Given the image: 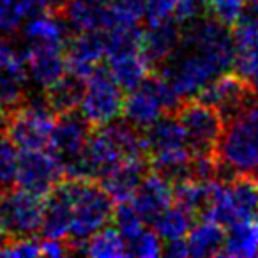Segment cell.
<instances>
[{
    "label": "cell",
    "instance_id": "1",
    "mask_svg": "<svg viewBox=\"0 0 258 258\" xmlns=\"http://www.w3.org/2000/svg\"><path fill=\"white\" fill-rule=\"evenodd\" d=\"M233 55V36L228 27L212 16H204L184 25L179 44L165 62L161 76L180 99L193 97L232 68Z\"/></svg>",
    "mask_w": 258,
    "mask_h": 258
},
{
    "label": "cell",
    "instance_id": "2",
    "mask_svg": "<svg viewBox=\"0 0 258 258\" xmlns=\"http://www.w3.org/2000/svg\"><path fill=\"white\" fill-rule=\"evenodd\" d=\"M144 133L129 122H110L92 133L82 154L64 165L66 175L71 179L97 180L111 172L115 166L131 158H145Z\"/></svg>",
    "mask_w": 258,
    "mask_h": 258
},
{
    "label": "cell",
    "instance_id": "3",
    "mask_svg": "<svg viewBox=\"0 0 258 258\" xmlns=\"http://www.w3.org/2000/svg\"><path fill=\"white\" fill-rule=\"evenodd\" d=\"M216 154L219 173L251 175L258 168V99H251L225 122Z\"/></svg>",
    "mask_w": 258,
    "mask_h": 258
},
{
    "label": "cell",
    "instance_id": "4",
    "mask_svg": "<svg viewBox=\"0 0 258 258\" xmlns=\"http://www.w3.org/2000/svg\"><path fill=\"white\" fill-rule=\"evenodd\" d=\"M66 187L71 202V223L68 237L76 246H80L90 235L110 225L115 202L103 186L89 179H69Z\"/></svg>",
    "mask_w": 258,
    "mask_h": 258
},
{
    "label": "cell",
    "instance_id": "5",
    "mask_svg": "<svg viewBox=\"0 0 258 258\" xmlns=\"http://www.w3.org/2000/svg\"><path fill=\"white\" fill-rule=\"evenodd\" d=\"M258 216V184L249 175H233L230 180H214L211 200L204 218L228 226Z\"/></svg>",
    "mask_w": 258,
    "mask_h": 258
},
{
    "label": "cell",
    "instance_id": "6",
    "mask_svg": "<svg viewBox=\"0 0 258 258\" xmlns=\"http://www.w3.org/2000/svg\"><path fill=\"white\" fill-rule=\"evenodd\" d=\"M180 101L182 99L163 76H147L140 85L127 90L122 115L125 122L144 131L163 115L177 110Z\"/></svg>",
    "mask_w": 258,
    "mask_h": 258
},
{
    "label": "cell",
    "instance_id": "7",
    "mask_svg": "<svg viewBox=\"0 0 258 258\" xmlns=\"http://www.w3.org/2000/svg\"><path fill=\"white\" fill-rule=\"evenodd\" d=\"M124 106V90L106 69L97 68L83 82V92L76 110L90 125H106L117 120Z\"/></svg>",
    "mask_w": 258,
    "mask_h": 258
},
{
    "label": "cell",
    "instance_id": "8",
    "mask_svg": "<svg viewBox=\"0 0 258 258\" xmlns=\"http://www.w3.org/2000/svg\"><path fill=\"white\" fill-rule=\"evenodd\" d=\"M177 120L186 135V142L193 154H214L225 129V118L211 104L198 101L180 103Z\"/></svg>",
    "mask_w": 258,
    "mask_h": 258
},
{
    "label": "cell",
    "instance_id": "9",
    "mask_svg": "<svg viewBox=\"0 0 258 258\" xmlns=\"http://www.w3.org/2000/svg\"><path fill=\"white\" fill-rule=\"evenodd\" d=\"M11 113V118L6 125V135L18 151H34V149L48 147L55 118H57L48 103L36 101L25 106L20 104Z\"/></svg>",
    "mask_w": 258,
    "mask_h": 258
},
{
    "label": "cell",
    "instance_id": "10",
    "mask_svg": "<svg viewBox=\"0 0 258 258\" xmlns=\"http://www.w3.org/2000/svg\"><path fill=\"white\" fill-rule=\"evenodd\" d=\"M64 175V163L48 147L18 152L15 184L22 189L44 198L62 182Z\"/></svg>",
    "mask_w": 258,
    "mask_h": 258
},
{
    "label": "cell",
    "instance_id": "11",
    "mask_svg": "<svg viewBox=\"0 0 258 258\" xmlns=\"http://www.w3.org/2000/svg\"><path fill=\"white\" fill-rule=\"evenodd\" d=\"M43 197L22 187L4 189L0 197V233L8 237H29L41 228Z\"/></svg>",
    "mask_w": 258,
    "mask_h": 258
},
{
    "label": "cell",
    "instance_id": "12",
    "mask_svg": "<svg viewBox=\"0 0 258 258\" xmlns=\"http://www.w3.org/2000/svg\"><path fill=\"white\" fill-rule=\"evenodd\" d=\"M198 96L204 103L216 108L226 122L253 99V87L237 73H223L209 82Z\"/></svg>",
    "mask_w": 258,
    "mask_h": 258
},
{
    "label": "cell",
    "instance_id": "13",
    "mask_svg": "<svg viewBox=\"0 0 258 258\" xmlns=\"http://www.w3.org/2000/svg\"><path fill=\"white\" fill-rule=\"evenodd\" d=\"M89 137L90 124L80 115V111L78 113H76V110L64 111V113H58L55 118L48 149L55 152L64 165H68L69 161H73L82 154Z\"/></svg>",
    "mask_w": 258,
    "mask_h": 258
},
{
    "label": "cell",
    "instance_id": "14",
    "mask_svg": "<svg viewBox=\"0 0 258 258\" xmlns=\"http://www.w3.org/2000/svg\"><path fill=\"white\" fill-rule=\"evenodd\" d=\"M66 46L29 43L23 51L27 76L39 89L46 90L68 73L66 69Z\"/></svg>",
    "mask_w": 258,
    "mask_h": 258
},
{
    "label": "cell",
    "instance_id": "15",
    "mask_svg": "<svg viewBox=\"0 0 258 258\" xmlns=\"http://www.w3.org/2000/svg\"><path fill=\"white\" fill-rule=\"evenodd\" d=\"M66 69L69 75L85 80L106 58L103 32H80L66 48Z\"/></svg>",
    "mask_w": 258,
    "mask_h": 258
},
{
    "label": "cell",
    "instance_id": "16",
    "mask_svg": "<svg viewBox=\"0 0 258 258\" xmlns=\"http://www.w3.org/2000/svg\"><path fill=\"white\" fill-rule=\"evenodd\" d=\"M129 202L145 223H152L173 204L172 180L158 172L147 173Z\"/></svg>",
    "mask_w": 258,
    "mask_h": 258
},
{
    "label": "cell",
    "instance_id": "17",
    "mask_svg": "<svg viewBox=\"0 0 258 258\" xmlns=\"http://www.w3.org/2000/svg\"><path fill=\"white\" fill-rule=\"evenodd\" d=\"M233 34V68L237 75L258 89V22L244 18Z\"/></svg>",
    "mask_w": 258,
    "mask_h": 258
},
{
    "label": "cell",
    "instance_id": "18",
    "mask_svg": "<svg viewBox=\"0 0 258 258\" xmlns=\"http://www.w3.org/2000/svg\"><path fill=\"white\" fill-rule=\"evenodd\" d=\"M180 39V25L173 18L149 22L147 29L142 30L140 48L147 60L152 64H165L175 51Z\"/></svg>",
    "mask_w": 258,
    "mask_h": 258
},
{
    "label": "cell",
    "instance_id": "19",
    "mask_svg": "<svg viewBox=\"0 0 258 258\" xmlns=\"http://www.w3.org/2000/svg\"><path fill=\"white\" fill-rule=\"evenodd\" d=\"M68 29L80 32H104L110 27V0H71L64 11Z\"/></svg>",
    "mask_w": 258,
    "mask_h": 258
},
{
    "label": "cell",
    "instance_id": "20",
    "mask_svg": "<svg viewBox=\"0 0 258 258\" xmlns=\"http://www.w3.org/2000/svg\"><path fill=\"white\" fill-rule=\"evenodd\" d=\"M149 69H151V62L147 60L142 48H129V50L106 55L108 75L125 92L140 85L149 76Z\"/></svg>",
    "mask_w": 258,
    "mask_h": 258
},
{
    "label": "cell",
    "instance_id": "21",
    "mask_svg": "<svg viewBox=\"0 0 258 258\" xmlns=\"http://www.w3.org/2000/svg\"><path fill=\"white\" fill-rule=\"evenodd\" d=\"M145 175H147L145 158H131L122 161L108 175H104L101 179V186L104 187V191L110 195L115 204L129 202Z\"/></svg>",
    "mask_w": 258,
    "mask_h": 258
},
{
    "label": "cell",
    "instance_id": "22",
    "mask_svg": "<svg viewBox=\"0 0 258 258\" xmlns=\"http://www.w3.org/2000/svg\"><path fill=\"white\" fill-rule=\"evenodd\" d=\"M71 223V202L66 182H60L51 193L46 195L43 209L41 233L46 239H66Z\"/></svg>",
    "mask_w": 258,
    "mask_h": 258
},
{
    "label": "cell",
    "instance_id": "23",
    "mask_svg": "<svg viewBox=\"0 0 258 258\" xmlns=\"http://www.w3.org/2000/svg\"><path fill=\"white\" fill-rule=\"evenodd\" d=\"M187 256H216L221 254L225 244V230L223 225L211 218H204L200 223L191 226L189 233L186 235Z\"/></svg>",
    "mask_w": 258,
    "mask_h": 258
},
{
    "label": "cell",
    "instance_id": "24",
    "mask_svg": "<svg viewBox=\"0 0 258 258\" xmlns=\"http://www.w3.org/2000/svg\"><path fill=\"white\" fill-rule=\"evenodd\" d=\"M144 140L149 154L170 151V149L189 147L180 122L177 120V117H170V115H163L154 124L145 127Z\"/></svg>",
    "mask_w": 258,
    "mask_h": 258
},
{
    "label": "cell",
    "instance_id": "25",
    "mask_svg": "<svg viewBox=\"0 0 258 258\" xmlns=\"http://www.w3.org/2000/svg\"><path fill=\"white\" fill-rule=\"evenodd\" d=\"M221 254L233 258H251L258 254V216L228 225Z\"/></svg>",
    "mask_w": 258,
    "mask_h": 258
},
{
    "label": "cell",
    "instance_id": "26",
    "mask_svg": "<svg viewBox=\"0 0 258 258\" xmlns=\"http://www.w3.org/2000/svg\"><path fill=\"white\" fill-rule=\"evenodd\" d=\"M44 11L46 0H0V32L16 34L32 16Z\"/></svg>",
    "mask_w": 258,
    "mask_h": 258
},
{
    "label": "cell",
    "instance_id": "27",
    "mask_svg": "<svg viewBox=\"0 0 258 258\" xmlns=\"http://www.w3.org/2000/svg\"><path fill=\"white\" fill-rule=\"evenodd\" d=\"M23 34L29 43L53 44V46H66V32L68 25L57 16L48 15L46 11L32 16L23 25Z\"/></svg>",
    "mask_w": 258,
    "mask_h": 258
},
{
    "label": "cell",
    "instance_id": "28",
    "mask_svg": "<svg viewBox=\"0 0 258 258\" xmlns=\"http://www.w3.org/2000/svg\"><path fill=\"white\" fill-rule=\"evenodd\" d=\"M78 251L94 258H120L127 254V244L115 226L106 225L80 244Z\"/></svg>",
    "mask_w": 258,
    "mask_h": 258
},
{
    "label": "cell",
    "instance_id": "29",
    "mask_svg": "<svg viewBox=\"0 0 258 258\" xmlns=\"http://www.w3.org/2000/svg\"><path fill=\"white\" fill-rule=\"evenodd\" d=\"M152 226L165 244L182 240L186 239L191 226H193V214L180 205L172 204L152 221Z\"/></svg>",
    "mask_w": 258,
    "mask_h": 258
},
{
    "label": "cell",
    "instance_id": "30",
    "mask_svg": "<svg viewBox=\"0 0 258 258\" xmlns=\"http://www.w3.org/2000/svg\"><path fill=\"white\" fill-rule=\"evenodd\" d=\"M214 180H197L189 177L177 180V186L173 187V204L189 211L193 216L204 212L211 200Z\"/></svg>",
    "mask_w": 258,
    "mask_h": 258
},
{
    "label": "cell",
    "instance_id": "31",
    "mask_svg": "<svg viewBox=\"0 0 258 258\" xmlns=\"http://www.w3.org/2000/svg\"><path fill=\"white\" fill-rule=\"evenodd\" d=\"M83 82L76 76L66 73L58 82H55L51 87L46 89V103L55 113H64L73 111L78 108L80 97L83 92Z\"/></svg>",
    "mask_w": 258,
    "mask_h": 258
},
{
    "label": "cell",
    "instance_id": "32",
    "mask_svg": "<svg viewBox=\"0 0 258 258\" xmlns=\"http://www.w3.org/2000/svg\"><path fill=\"white\" fill-rule=\"evenodd\" d=\"M27 80L25 66L0 71V111H15L22 104Z\"/></svg>",
    "mask_w": 258,
    "mask_h": 258
},
{
    "label": "cell",
    "instance_id": "33",
    "mask_svg": "<svg viewBox=\"0 0 258 258\" xmlns=\"http://www.w3.org/2000/svg\"><path fill=\"white\" fill-rule=\"evenodd\" d=\"M111 219H113V226L118 230V233L125 239V244L131 239H135L142 230H145V225H147L137 212V209L131 205V202L117 204V207L113 209V218Z\"/></svg>",
    "mask_w": 258,
    "mask_h": 258
},
{
    "label": "cell",
    "instance_id": "34",
    "mask_svg": "<svg viewBox=\"0 0 258 258\" xmlns=\"http://www.w3.org/2000/svg\"><path fill=\"white\" fill-rule=\"evenodd\" d=\"M247 0H209V15L225 27H235L246 16Z\"/></svg>",
    "mask_w": 258,
    "mask_h": 258
},
{
    "label": "cell",
    "instance_id": "35",
    "mask_svg": "<svg viewBox=\"0 0 258 258\" xmlns=\"http://www.w3.org/2000/svg\"><path fill=\"white\" fill-rule=\"evenodd\" d=\"M165 242L154 230H142L135 239L127 242V254L138 258H156L163 254Z\"/></svg>",
    "mask_w": 258,
    "mask_h": 258
},
{
    "label": "cell",
    "instance_id": "36",
    "mask_svg": "<svg viewBox=\"0 0 258 258\" xmlns=\"http://www.w3.org/2000/svg\"><path fill=\"white\" fill-rule=\"evenodd\" d=\"M18 149L6 133H0V186L8 187L15 184Z\"/></svg>",
    "mask_w": 258,
    "mask_h": 258
},
{
    "label": "cell",
    "instance_id": "37",
    "mask_svg": "<svg viewBox=\"0 0 258 258\" xmlns=\"http://www.w3.org/2000/svg\"><path fill=\"white\" fill-rule=\"evenodd\" d=\"M0 256L6 258H36L41 256V242L32 235L29 237H13L9 242H2Z\"/></svg>",
    "mask_w": 258,
    "mask_h": 258
},
{
    "label": "cell",
    "instance_id": "38",
    "mask_svg": "<svg viewBox=\"0 0 258 258\" xmlns=\"http://www.w3.org/2000/svg\"><path fill=\"white\" fill-rule=\"evenodd\" d=\"M205 15H209V0H179L172 18L179 25H187Z\"/></svg>",
    "mask_w": 258,
    "mask_h": 258
},
{
    "label": "cell",
    "instance_id": "39",
    "mask_svg": "<svg viewBox=\"0 0 258 258\" xmlns=\"http://www.w3.org/2000/svg\"><path fill=\"white\" fill-rule=\"evenodd\" d=\"M179 0H144V13L147 22H159L173 16Z\"/></svg>",
    "mask_w": 258,
    "mask_h": 258
},
{
    "label": "cell",
    "instance_id": "40",
    "mask_svg": "<svg viewBox=\"0 0 258 258\" xmlns=\"http://www.w3.org/2000/svg\"><path fill=\"white\" fill-rule=\"evenodd\" d=\"M25 66L23 51H18L11 43L0 39V71L2 69H11Z\"/></svg>",
    "mask_w": 258,
    "mask_h": 258
},
{
    "label": "cell",
    "instance_id": "41",
    "mask_svg": "<svg viewBox=\"0 0 258 258\" xmlns=\"http://www.w3.org/2000/svg\"><path fill=\"white\" fill-rule=\"evenodd\" d=\"M69 247L68 244L62 242V239H46L41 242V254L43 256H50V258H60L64 254L69 253Z\"/></svg>",
    "mask_w": 258,
    "mask_h": 258
},
{
    "label": "cell",
    "instance_id": "42",
    "mask_svg": "<svg viewBox=\"0 0 258 258\" xmlns=\"http://www.w3.org/2000/svg\"><path fill=\"white\" fill-rule=\"evenodd\" d=\"M69 2H71V0H46V9L53 13H57V11L62 13Z\"/></svg>",
    "mask_w": 258,
    "mask_h": 258
},
{
    "label": "cell",
    "instance_id": "43",
    "mask_svg": "<svg viewBox=\"0 0 258 258\" xmlns=\"http://www.w3.org/2000/svg\"><path fill=\"white\" fill-rule=\"evenodd\" d=\"M253 173H254V182H256V184H258V168H256V170H254V172H253Z\"/></svg>",
    "mask_w": 258,
    "mask_h": 258
},
{
    "label": "cell",
    "instance_id": "44",
    "mask_svg": "<svg viewBox=\"0 0 258 258\" xmlns=\"http://www.w3.org/2000/svg\"><path fill=\"white\" fill-rule=\"evenodd\" d=\"M2 242H4V235L0 233V246H2Z\"/></svg>",
    "mask_w": 258,
    "mask_h": 258
}]
</instances>
